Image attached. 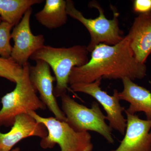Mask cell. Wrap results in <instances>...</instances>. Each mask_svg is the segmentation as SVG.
<instances>
[{"label": "cell", "instance_id": "cell-1", "mask_svg": "<svg viewBox=\"0 0 151 151\" xmlns=\"http://www.w3.org/2000/svg\"><path fill=\"white\" fill-rule=\"evenodd\" d=\"M86 64L73 68L69 85L92 83L98 79H142L147 75V67L135 58L130 47L128 35L117 44H100L91 52Z\"/></svg>", "mask_w": 151, "mask_h": 151}, {"label": "cell", "instance_id": "cell-2", "mask_svg": "<svg viewBox=\"0 0 151 151\" xmlns=\"http://www.w3.org/2000/svg\"><path fill=\"white\" fill-rule=\"evenodd\" d=\"M87 46L73 45L69 47H55L45 45L35 52L30 58L34 61L43 60L54 72L56 85L54 89L55 97L66 94L69 78L73 68L86 64L89 59Z\"/></svg>", "mask_w": 151, "mask_h": 151}, {"label": "cell", "instance_id": "cell-3", "mask_svg": "<svg viewBox=\"0 0 151 151\" xmlns=\"http://www.w3.org/2000/svg\"><path fill=\"white\" fill-rule=\"evenodd\" d=\"M88 6L89 7L97 9L99 13L98 17L86 18L76 9L73 1H66L68 15L81 22L89 31L90 41L87 48L89 52H92L95 47L100 44L114 45L123 40L124 37V32L119 27V14L114 6H111L113 11V18L108 19L105 17L104 10L98 2L92 1Z\"/></svg>", "mask_w": 151, "mask_h": 151}, {"label": "cell", "instance_id": "cell-4", "mask_svg": "<svg viewBox=\"0 0 151 151\" xmlns=\"http://www.w3.org/2000/svg\"><path fill=\"white\" fill-rule=\"evenodd\" d=\"M30 65L28 62L23 66L22 75L15 89L2 97L0 126L12 127L17 116L28 114L31 111L45 110L47 108L38 97L30 79Z\"/></svg>", "mask_w": 151, "mask_h": 151}, {"label": "cell", "instance_id": "cell-5", "mask_svg": "<svg viewBox=\"0 0 151 151\" xmlns=\"http://www.w3.org/2000/svg\"><path fill=\"white\" fill-rule=\"evenodd\" d=\"M62 110L66 122L77 132L92 131L98 133L110 144H114L112 129L106 123V117L101 111L99 103H92L89 108L79 104L67 94L61 97Z\"/></svg>", "mask_w": 151, "mask_h": 151}, {"label": "cell", "instance_id": "cell-6", "mask_svg": "<svg viewBox=\"0 0 151 151\" xmlns=\"http://www.w3.org/2000/svg\"><path fill=\"white\" fill-rule=\"evenodd\" d=\"M28 114L38 123L43 124L47 130L48 135L40 142L42 148H52L58 144L61 151L93 150L92 137L89 132H76L66 122L60 121L55 117L44 118L34 111H29Z\"/></svg>", "mask_w": 151, "mask_h": 151}, {"label": "cell", "instance_id": "cell-7", "mask_svg": "<svg viewBox=\"0 0 151 151\" xmlns=\"http://www.w3.org/2000/svg\"><path fill=\"white\" fill-rule=\"evenodd\" d=\"M102 80L98 79L92 83L72 84L70 88L73 92L88 94L97 100L106 112V120L109 122L110 127L124 135L127 126V119L123 114L125 108L121 105L120 100L114 91L113 95L111 96L102 90L100 87Z\"/></svg>", "mask_w": 151, "mask_h": 151}, {"label": "cell", "instance_id": "cell-8", "mask_svg": "<svg viewBox=\"0 0 151 151\" xmlns=\"http://www.w3.org/2000/svg\"><path fill=\"white\" fill-rule=\"evenodd\" d=\"M32 12V8L29 9L11 33L14 45L11 58L22 67L28 62L29 59L35 52L45 45L44 36L35 35L31 29L30 21Z\"/></svg>", "mask_w": 151, "mask_h": 151}, {"label": "cell", "instance_id": "cell-9", "mask_svg": "<svg viewBox=\"0 0 151 151\" xmlns=\"http://www.w3.org/2000/svg\"><path fill=\"white\" fill-rule=\"evenodd\" d=\"M29 78L47 108L56 119L66 122L65 115L60 108L54 95L53 83L56 79L55 76L52 75L49 65L43 60L36 61L35 65H30Z\"/></svg>", "mask_w": 151, "mask_h": 151}, {"label": "cell", "instance_id": "cell-10", "mask_svg": "<svg viewBox=\"0 0 151 151\" xmlns=\"http://www.w3.org/2000/svg\"><path fill=\"white\" fill-rule=\"evenodd\" d=\"M125 112L127 126L124 139L117 149L111 151H151V120Z\"/></svg>", "mask_w": 151, "mask_h": 151}, {"label": "cell", "instance_id": "cell-11", "mask_svg": "<svg viewBox=\"0 0 151 151\" xmlns=\"http://www.w3.org/2000/svg\"><path fill=\"white\" fill-rule=\"evenodd\" d=\"M48 132L43 124L38 123L29 114L17 116L10 131L0 132V151H11L15 145L29 137H46Z\"/></svg>", "mask_w": 151, "mask_h": 151}, {"label": "cell", "instance_id": "cell-12", "mask_svg": "<svg viewBox=\"0 0 151 151\" xmlns=\"http://www.w3.org/2000/svg\"><path fill=\"white\" fill-rule=\"evenodd\" d=\"M128 35L135 58L145 64L151 53V12L135 18Z\"/></svg>", "mask_w": 151, "mask_h": 151}, {"label": "cell", "instance_id": "cell-13", "mask_svg": "<svg viewBox=\"0 0 151 151\" xmlns=\"http://www.w3.org/2000/svg\"><path fill=\"white\" fill-rule=\"evenodd\" d=\"M123 89L121 92L113 90L120 100L129 103V108L125 112L132 115L137 112L145 113L147 120H151V92L147 89L134 83L130 78L122 80Z\"/></svg>", "mask_w": 151, "mask_h": 151}, {"label": "cell", "instance_id": "cell-14", "mask_svg": "<svg viewBox=\"0 0 151 151\" xmlns=\"http://www.w3.org/2000/svg\"><path fill=\"white\" fill-rule=\"evenodd\" d=\"M66 1L46 0L43 9L35 15L36 19L49 29H55L67 23Z\"/></svg>", "mask_w": 151, "mask_h": 151}, {"label": "cell", "instance_id": "cell-15", "mask_svg": "<svg viewBox=\"0 0 151 151\" xmlns=\"http://www.w3.org/2000/svg\"><path fill=\"white\" fill-rule=\"evenodd\" d=\"M43 2V0H0V17L3 22L14 27L18 24L29 9Z\"/></svg>", "mask_w": 151, "mask_h": 151}, {"label": "cell", "instance_id": "cell-16", "mask_svg": "<svg viewBox=\"0 0 151 151\" xmlns=\"http://www.w3.org/2000/svg\"><path fill=\"white\" fill-rule=\"evenodd\" d=\"M23 69L11 58L0 57V77L16 83L21 78Z\"/></svg>", "mask_w": 151, "mask_h": 151}, {"label": "cell", "instance_id": "cell-17", "mask_svg": "<svg viewBox=\"0 0 151 151\" xmlns=\"http://www.w3.org/2000/svg\"><path fill=\"white\" fill-rule=\"evenodd\" d=\"M13 27L8 23H0V55L4 58L11 57L13 47L10 43L11 30Z\"/></svg>", "mask_w": 151, "mask_h": 151}, {"label": "cell", "instance_id": "cell-18", "mask_svg": "<svg viewBox=\"0 0 151 151\" xmlns=\"http://www.w3.org/2000/svg\"><path fill=\"white\" fill-rule=\"evenodd\" d=\"M133 9L134 12L139 14L151 12V0L134 1Z\"/></svg>", "mask_w": 151, "mask_h": 151}, {"label": "cell", "instance_id": "cell-19", "mask_svg": "<svg viewBox=\"0 0 151 151\" xmlns=\"http://www.w3.org/2000/svg\"><path fill=\"white\" fill-rule=\"evenodd\" d=\"M11 151H20V149L19 147L15 148L13 149Z\"/></svg>", "mask_w": 151, "mask_h": 151}, {"label": "cell", "instance_id": "cell-20", "mask_svg": "<svg viewBox=\"0 0 151 151\" xmlns=\"http://www.w3.org/2000/svg\"><path fill=\"white\" fill-rule=\"evenodd\" d=\"M2 22V19L1 18V17H0V23H1Z\"/></svg>", "mask_w": 151, "mask_h": 151}]
</instances>
